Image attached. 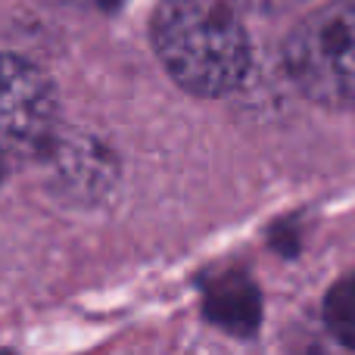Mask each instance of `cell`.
<instances>
[{
	"mask_svg": "<svg viewBox=\"0 0 355 355\" xmlns=\"http://www.w3.org/2000/svg\"><path fill=\"white\" fill-rule=\"evenodd\" d=\"M237 10L243 12H259V16H277V12H287L293 6H300L302 0H227Z\"/></svg>",
	"mask_w": 355,
	"mask_h": 355,
	"instance_id": "cell-6",
	"label": "cell"
},
{
	"mask_svg": "<svg viewBox=\"0 0 355 355\" xmlns=\"http://www.w3.org/2000/svg\"><path fill=\"white\" fill-rule=\"evenodd\" d=\"M56 128V87L35 66L0 53V181L44 153Z\"/></svg>",
	"mask_w": 355,
	"mask_h": 355,
	"instance_id": "cell-3",
	"label": "cell"
},
{
	"mask_svg": "<svg viewBox=\"0 0 355 355\" xmlns=\"http://www.w3.org/2000/svg\"><path fill=\"white\" fill-rule=\"evenodd\" d=\"M324 321L334 340L355 349V271L340 277L324 296Z\"/></svg>",
	"mask_w": 355,
	"mask_h": 355,
	"instance_id": "cell-5",
	"label": "cell"
},
{
	"mask_svg": "<svg viewBox=\"0 0 355 355\" xmlns=\"http://www.w3.org/2000/svg\"><path fill=\"white\" fill-rule=\"evenodd\" d=\"M202 312L221 331L250 337L262 318V300L259 290L243 271H218L202 284Z\"/></svg>",
	"mask_w": 355,
	"mask_h": 355,
	"instance_id": "cell-4",
	"label": "cell"
},
{
	"mask_svg": "<svg viewBox=\"0 0 355 355\" xmlns=\"http://www.w3.org/2000/svg\"><path fill=\"white\" fill-rule=\"evenodd\" d=\"M150 35L172 81L196 97H225L250 72V37L227 0H159Z\"/></svg>",
	"mask_w": 355,
	"mask_h": 355,
	"instance_id": "cell-1",
	"label": "cell"
},
{
	"mask_svg": "<svg viewBox=\"0 0 355 355\" xmlns=\"http://www.w3.org/2000/svg\"><path fill=\"white\" fill-rule=\"evenodd\" d=\"M284 66L302 97L355 110V0L315 6L284 41Z\"/></svg>",
	"mask_w": 355,
	"mask_h": 355,
	"instance_id": "cell-2",
	"label": "cell"
},
{
	"mask_svg": "<svg viewBox=\"0 0 355 355\" xmlns=\"http://www.w3.org/2000/svg\"><path fill=\"white\" fill-rule=\"evenodd\" d=\"M72 3L91 6V10H116V6H122L125 0H72Z\"/></svg>",
	"mask_w": 355,
	"mask_h": 355,
	"instance_id": "cell-7",
	"label": "cell"
}]
</instances>
